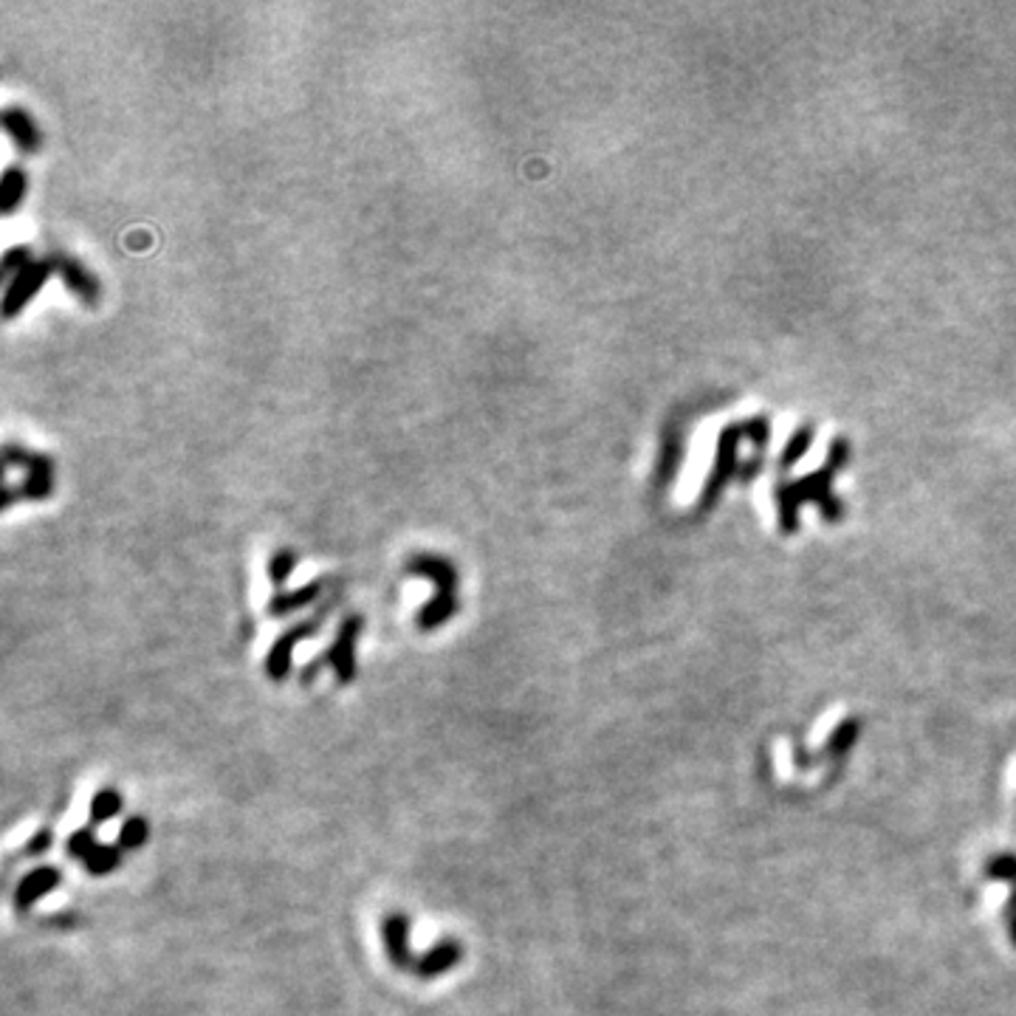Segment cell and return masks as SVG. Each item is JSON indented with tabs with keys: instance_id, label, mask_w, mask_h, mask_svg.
Returning <instances> with one entry per match:
<instances>
[{
	"instance_id": "cell-11",
	"label": "cell",
	"mask_w": 1016,
	"mask_h": 1016,
	"mask_svg": "<svg viewBox=\"0 0 1016 1016\" xmlns=\"http://www.w3.org/2000/svg\"><path fill=\"white\" fill-rule=\"evenodd\" d=\"M457 608H461L457 593H436L429 602L421 604V610H418V615H415V624H418L424 633L438 629L450 622V619H455Z\"/></svg>"
},
{
	"instance_id": "cell-4",
	"label": "cell",
	"mask_w": 1016,
	"mask_h": 1016,
	"mask_svg": "<svg viewBox=\"0 0 1016 1016\" xmlns=\"http://www.w3.org/2000/svg\"><path fill=\"white\" fill-rule=\"evenodd\" d=\"M7 464H21L26 469V480L21 486V494L28 500H40L51 491L54 483V472H51V461L46 455H28V452L17 450L14 443L7 446Z\"/></svg>"
},
{
	"instance_id": "cell-13",
	"label": "cell",
	"mask_w": 1016,
	"mask_h": 1016,
	"mask_svg": "<svg viewBox=\"0 0 1016 1016\" xmlns=\"http://www.w3.org/2000/svg\"><path fill=\"white\" fill-rule=\"evenodd\" d=\"M122 805H125V799H122V794H119L117 788L97 791V794H94V799H90V808H88L90 828H99V824L117 819V816L122 813Z\"/></svg>"
},
{
	"instance_id": "cell-19",
	"label": "cell",
	"mask_w": 1016,
	"mask_h": 1016,
	"mask_svg": "<svg viewBox=\"0 0 1016 1016\" xmlns=\"http://www.w3.org/2000/svg\"><path fill=\"white\" fill-rule=\"evenodd\" d=\"M986 876L994 881H1005V884L1016 886V856L1014 853H1000V856H991L989 867H986Z\"/></svg>"
},
{
	"instance_id": "cell-20",
	"label": "cell",
	"mask_w": 1016,
	"mask_h": 1016,
	"mask_svg": "<svg viewBox=\"0 0 1016 1016\" xmlns=\"http://www.w3.org/2000/svg\"><path fill=\"white\" fill-rule=\"evenodd\" d=\"M294 565H297V556H294L291 551L274 553L269 562V579L274 582V585H283V582L291 576V571H294Z\"/></svg>"
},
{
	"instance_id": "cell-5",
	"label": "cell",
	"mask_w": 1016,
	"mask_h": 1016,
	"mask_svg": "<svg viewBox=\"0 0 1016 1016\" xmlns=\"http://www.w3.org/2000/svg\"><path fill=\"white\" fill-rule=\"evenodd\" d=\"M314 629H317V622H303L297 627L285 629L283 636L277 638L271 644L269 656H266V675L271 681H285L291 675V666H294V650H297V644H303L305 638L314 636Z\"/></svg>"
},
{
	"instance_id": "cell-8",
	"label": "cell",
	"mask_w": 1016,
	"mask_h": 1016,
	"mask_svg": "<svg viewBox=\"0 0 1016 1016\" xmlns=\"http://www.w3.org/2000/svg\"><path fill=\"white\" fill-rule=\"evenodd\" d=\"M407 574L421 576V579L436 585V593H455L457 590V571L450 560L436 556V553H418L407 562Z\"/></svg>"
},
{
	"instance_id": "cell-16",
	"label": "cell",
	"mask_w": 1016,
	"mask_h": 1016,
	"mask_svg": "<svg viewBox=\"0 0 1016 1016\" xmlns=\"http://www.w3.org/2000/svg\"><path fill=\"white\" fill-rule=\"evenodd\" d=\"M147 838H150V822H147L145 816H131L119 828V847L122 850H138V847H145Z\"/></svg>"
},
{
	"instance_id": "cell-21",
	"label": "cell",
	"mask_w": 1016,
	"mask_h": 1016,
	"mask_svg": "<svg viewBox=\"0 0 1016 1016\" xmlns=\"http://www.w3.org/2000/svg\"><path fill=\"white\" fill-rule=\"evenodd\" d=\"M808 443H810V432H799V436L794 438V441L788 443V446H785V455H782V464L788 466V464H796V461H799V457L805 455V450H808Z\"/></svg>"
},
{
	"instance_id": "cell-9",
	"label": "cell",
	"mask_w": 1016,
	"mask_h": 1016,
	"mask_svg": "<svg viewBox=\"0 0 1016 1016\" xmlns=\"http://www.w3.org/2000/svg\"><path fill=\"white\" fill-rule=\"evenodd\" d=\"M57 271L63 274V280L69 283V289L74 291L76 297H83L85 303H94V299H97V294H99L97 277L90 274V271L85 269L79 260H74V257L57 255Z\"/></svg>"
},
{
	"instance_id": "cell-6",
	"label": "cell",
	"mask_w": 1016,
	"mask_h": 1016,
	"mask_svg": "<svg viewBox=\"0 0 1016 1016\" xmlns=\"http://www.w3.org/2000/svg\"><path fill=\"white\" fill-rule=\"evenodd\" d=\"M60 881H63V872L49 865L26 872V876L17 881V890H14V906H17V913H28L37 901L51 895V892L60 886Z\"/></svg>"
},
{
	"instance_id": "cell-2",
	"label": "cell",
	"mask_w": 1016,
	"mask_h": 1016,
	"mask_svg": "<svg viewBox=\"0 0 1016 1016\" xmlns=\"http://www.w3.org/2000/svg\"><path fill=\"white\" fill-rule=\"evenodd\" d=\"M51 271H57V255L49 257V260H28L23 269L14 271L12 280H9L7 299H3V314L12 317L21 305H26L28 299L35 297L37 289L46 283V277H49Z\"/></svg>"
},
{
	"instance_id": "cell-10",
	"label": "cell",
	"mask_w": 1016,
	"mask_h": 1016,
	"mask_svg": "<svg viewBox=\"0 0 1016 1016\" xmlns=\"http://www.w3.org/2000/svg\"><path fill=\"white\" fill-rule=\"evenodd\" d=\"M3 127H7L9 136L14 138V145L21 147L26 152H35L40 147V127L28 111H21V108H7L3 111Z\"/></svg>"
},
{
	"instance_id": "cell-12",
	"label": "cell",
	"mask_w": 1016,
	"mask_h": 1016,
	"mask_svg": "<svg viewBox=\"0 0 1016 1016\" xmlns=\"http://www.w3.org/2000/svg\"><path fill=\"white\" fill-rule=\"evenodd\" d=\"M322 593V582H308L305 588L297 590H283V593H277L274 599L269 602V613L271 615H289L294 610H303Z\"/></svg>"
},
{
	"instance_id": "cell-1",
	"label": "cell",
	"mask_w": 1016,
	"mask_h": 1016,
	"mask_svg": "<svg viewBox=\"0 0 1016 1016\" xmlns=\"http://www.w3.org/2000/svg\"><path fill=\"white\" fill-rule=\"evenodd\" d=\"M362 627H365V622L359 615H347L345 622L339 624L336 638L322 658V666H331L336 684L342 686H347L356 677V638H359Z\"/></svg>"
},
{
	"instance_id": "cell-17",
	"label": "cell",
	"mask_w": 1016,
	"mask_h": 1016,
	"mask_svg": "<svg viewBox=\"0 0 1016 1016\" xmlns=\"http://www.w3.org/2000/svg\"><path fill=\"white\" fill-rule=\"evenodd\" d=\"M26 195V175L17 170V167H9L7 175H3V193H0V204H3V212H12L21 198Z\"/></svg>"
},
{
	"instance_id": "cell-22",
	"label": "cell",
	"mask_w": 1016,
	"mask_h": 1016,
	"mask_svg": "<svg viewBox=\"0 0 1016 1016\" xmlns=\"http://www.w3.org/2000/svg\"><path fill=\"white\" fill-rule=\"evenodd\" d=\"M51 844H54V833H51L49 828H42L37 830L35 838L26 844V853L28 856H42L46 850H51Z\"/></svg>"
},
{
	"instance_id": "cell-18",
	"label": "cell",
	"mask_w": 1016,
	"mask_h": 1016,
	"mask_svg": "<svg viewBox=\"0 0 1016 1016\" xmlns=\"http://www.w3.org/2000/svg\"><path fill=\"white\" fill-rule=\"evenodd\" d=\"M97 847H99V842H97V830L94 828L74 830V833L69 836V842H65V853H69L71 858H79V861H85V858L97 850Z\"/></svg>"
},
{
	"instance_id": "cell-14",
	"label": "cell",
	"mask_w": 1016,
	"mask_h": 1016,
	"mask_svg": "<svg viewBox=\"0 0 1016 1016\" xmlns=\"http://www.w3.org/2000/svg\"><path fill=\"white\" fill-rule=\"evenodd\" d=\"M858 734H861V720H844L833 729V734L828 737V746H824V754L830 757H844V754L850 751L853 743L858 740Z\"/></svg>"
},
{
	"instance_id": "cell-15",
	"label": "cell",
	"mask_w": 1016,
	"mask_h": 1016,
	"mask_svg": "<svg viewBox=\"0 0 1016 1016\" xmlns=\"http://www.w3.org/2000/svg\"><path fill=\"white\" fill-rule=\"evenodd\" d=\"M83 865L90 876H108V872L119 870V865H122V847H113V844H99L97 850L90 853Z\"/></svg>"
},
{
	"instance_id": "cell-23",
	"label": "cell",
	"mask_w": 1016,
	"mask_h": 1016,
	"mask_svg": "<svg viewBox=\"0 0 1016 1016\" xmlns=\"http://www.w3.org/2000/svg\"><path fill=\"white\" fill-rule=\"evenodd\" d=\"M1008 929H1011V941H1014V946H1016V913L1008 918Z\"/></svg>"
},
{
	"instance_id": "cell-7",
	"label": "cell",
	"mask_w": 1016,
	"mask_h": 1016,
	"mask_svg": "<svg viewBox=\"0 0 1016 1016\" xmlns=\"http://www.w3.org/2000/svg\"><path fill=\"white\" fill-rule=\"evenodd\" d=\"M464 960V943L455 941V938H441L432 948L418 957L415 963V975L421 977V980H436V977L446 975L457 963Z\"/></svg>"
},
{
	"instance_id": "cell-3",
	"label": "cell",
	"mask_w": 1016,
	"mask_h": 1016,
	"mask_svg": "<svg viewBox=\"0 0 1016 1016\" xmlns=\"http://www.w3.org/2000/svg\"><path fill=\"white\" fill-rule=\"evenodd\" d=\"M381 941L395 968H409L418 963L413 957V920L404 913H390L381 918Z\"/></svg>"
}]
</instances>
